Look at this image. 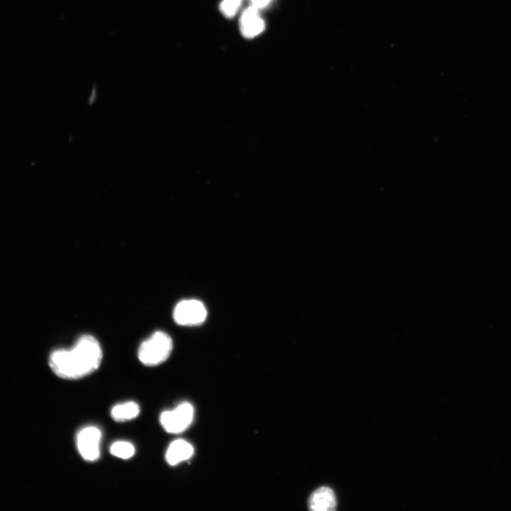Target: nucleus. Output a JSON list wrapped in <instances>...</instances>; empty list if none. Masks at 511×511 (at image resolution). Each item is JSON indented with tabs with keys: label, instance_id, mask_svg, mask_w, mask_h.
Instances as JSON below:
<instances>
[{
	"label": "nucleus",
	"instance_id": "obj_12",
	"mask_svg": "<svg viewBox=\"0 0 511 511\" xmlns=\"http://www.w3.org/2000/svg\"><path fill=\"white\" fill-rule=\"evenodd\" d=\"M271 1L272 0H251V6L260 10L267 8Z\"/></svg>",
	"mask_w": 511,
	"mask_h": 511
},
{
	"label": "nucleus",
	"instance_id": "obj_2",
	"mask_svg": "<svg viewBox=\"0 0 511 511\" xmlns=\"http://www.w3.org/2000/svg\"><path fill=\"white\" fill-rule=\"evenodd\" d=\"M171 338L162 331H156L139 347V360L146 367H156L165 363L173 350Z\"/></svg>",
	"mask_w": 511,
	"mask_h": 511
},
{
	"label": "nucleus",
	"instance_id": "obj_7",
	"mask_svg": "<svg viewBox=\"0 0 511 511\" xmlns=\"http://www.w3.org/2000/svg\"><path fill=\"white\" fill-rule=\"evenodd\" d=\"M194 448L189 443L184 440L173 441L168 447L166 460L170 466H175L191 458Z\"/></svg>",
	"mask_w": 511,
	"mask_h": 511
},
{
	"label": "nucleus",
	"instance_id": "obj_4",
	"mask_svg": "<svg viewBox=\"0 0 511 511\" xmlns=\"http://www.w3.org/2000/svg\"><path fill=\"white\" fill-rule=\"evenodd\" d=\"M207 310L197 300H185L178 302L173 311V319L177 325L195 326L206 320Z\"/></svg>",
	"mask_w": 511,
	"mask_h": 511
},
{
	"label": "nucleus",
	"instance_id": "obj_1",
	"mask_svg": "<svg viewBox=\"0 0 511 511\" xmlns=\"http://www.w3.org/2000/svg\"><path fill=\"white\" fill-rule=\"evenodd\" d=\"M102 360L99 342L92 336H84L70 349H57L51 353L48 365L59 378L78 380L97 370Z\"/></svg>",
	"mask_w": 511,
	"mask_h": 511
},
{
	"label": "nucleus",
	"instance_id": "obj_5",
	"mask_svg": "<svg viewBox=\"0 0 511 511\" xmlns=\"http://www.w3.org/2000/svg\"><path fill=\"white\" fill-rule=\"evenodd\" d=\"M102 432L96 427L90 426L81 430L77 436V447L85 461L93 463L100 456Z\"/></svg>",
	"mask_w": 511,
	"mask_h": 511
},
{
	"label": "nucleus",
	"instance_id": "obj_9",
	"mask_svg": "<svg viewBox=\"0 0 511 511\" xmlns=\"http://www.w3.org/2000/svg\"><path fill=\"white\" fill-rule=\"evenodd\" d=\"M140 414V407L136 402L129 401L118 404L111 411L113 419L118 423H124L135 419Z\"/></svg>",
	"mask_w": 511,
	"mask_h": 511
},
{
	"label": "nucleus",
	"instance_id": "obj_3",
	"mask_svg": "<svg viewBox=\"0 0 511 511\" xmlns=\"http://www.w3.org/2000/svg\"><path fill=\"white\" fill-rule=\"evenodd\" d=\"M193 418V406L189 403H183L177 405L174 410L162 413L160 423L167 432L179 434L190 427Z\"/></svg>",
	"mask_w": 511,
	"mask_h": 511
},
{
	"label": "nucleus",
	"instance_id": "obj_11",
	"mask_svg": "<svg viewBox=\"0 0 511 511\" xmlns=\"http://www.w3.org/2000/svg\"><path fill=\"white\" fill-rule=\"evenodd\" d=\"M242 3V0H223L220 4V10L226 17H233L238 12Z\"/></svg>",
	"mask_w": 511,
	"mask_h": 511
},
{
	"label": "nucleus",
	"instance_id": "obj_10",
	"mask_svg": "<svg viewBox=\"0 0 511 511\" xmlns=\"http://www.w3.org/2000/svg\"><path fill=\"white\" fill-rule=\"evenodd\" d=\"M112 455L122 459H129L135 454V447L131 443L119 441L113 443L110 447Z\"/></svg>",
	"mask_w": 511,
	"mask_h": 511
},
{
	"label": "nucleus",
	"instance_id": "obj_8",
	"mask_svg": "<svg viewBox=\"0 0 511 511\" xmlns=\"http://www.w3.org/2000/svg\"><path fill=\"white\" fill-rule=\"evenodd\" d=\"M309 505L314 511L334 510L337 505L336 494L328 488H321L312 494Z\"/></svg>",
	"mask_w": 511,
	"mask_h": 511
},
{
	"label": "nucleus",
	"instance_id": "obj_6",
	"mask_svg": "<svg viewBox=\"0 0 511 511\" xmlns=\"http://www.w3.org/2000/svg\"><path fill=\"white\" fill-rule=\"evenodd\" d=\"M259 11L260 10L251 6L241 17V32L247 39L257 37L265 30V23L260 16Z\"/></svg>",
	"mask_w": 511,
	"mask_h": 511
}]
</instances>
